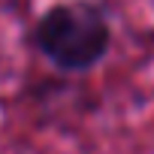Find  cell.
I'll list each match as a JSON object with an SVG mask.
<instances>
[{"label":"cell","mask_w":154,"mask_h":154,"mask_svg":"<svg viewBox=\"0 0 154 154\" xmlns=\"http://www.w3.org/2000/svg\"><path fill=\"white\" fill-rule=\"evenodd\" d=\"M36 42L57 66L82 69L103 57L109 45V24L103 12L88 3H63L39 21Z\"/></svg>","instance_id":"obj_1"}]
</instances>
